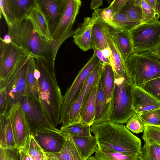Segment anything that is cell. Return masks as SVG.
<instances>
[{"label": "cell", "instance_id": "6da1fadb", "mask_svg": "<svg viewBox=\"0 0 160 160\" xmlns=\"http://www.w3.org/2000/svg\"><path fill=\"white\" fill-rule=\"evenodd\" d=\"M8 27V35L12 42L35 58L42 59L55 73V60L59 46L37 32L28 17Z\"/></svg>", "mask_w": 160, "mask_h": 160}, {"label": "cell", "instance_id": "7a4b0ae2", "mask_svg": "<svg viewBox=\"0 0 160 160\" xmlns=\"http://www.w3.org/2000/svg\"><path fill=\"white\" fill-rule=\"evenodd\" d=\"M91 131L102 146L138 159L141 152V141L123 124L109 120L93 124Z\"/></svg>", "mask_w": 160, "mask_h": 160}, {"label": "cell", "instance_id": "3957f363", "mask_svg": "<svg viewBox=\"0 0 160 160\" xmlns=\"http://www.w3.org/2000/svg\"><path fill=\"white\" fill-rule=\"evenodd\" d=\"M35 59L36 67L34 74L38 81L40 102L48 120L57 128L60 123L63 96L55 73L50 70L42 59Z\"/></svg>", "mask_w": 160, "mask_h": 160}, {"label": "cell", "instance_id": "277c9868", "mask_svg": "<svg viewBox=\"0 0 160 160\" xmlns=\"http://www.w3.org/2000/svg\"><path fill=\"white\" fill-rule=\"evenodd\" d=\"M125 63L130 82L134 86L140 87L160 77V57L154 49L133 52Z\"/></svg>", "mask_w": 160, "mask_h": 160}, {"label": "cell", "instance_id": "5b68a950", "mask_svg": "<svg viewBox=\"0 0 160 160\" xmlns=\"http://www.w3.org/2000/svg\"><path fill=\"white\" fill-rule=\"evenodd\" d=\"M115 76L114 104L110 120L124 124L136 113L133 107L134 86L125 78L115 74Z\"/></svg>", "mask_w": 160, "mask_h": 160}, {"label": "cell", "instance_id": "8992f818", "mask_svg": "<svg viewBox=\"0 0 160 160\" xmlns=\"http://www.w3.org/2000/svg\"><path fill=\"white\" fill-rule=\"evenodd\" d=\"M31 56L29 55L24 58L8 76L0 82V89H4L7 95V113L24 95L27 70Z\"/></svg>", "mask_w": 160, "mask_h": 160}, {"label": "cell", "instance_id": "52a82bcc", "mask_svg": "<svg viewBox=\"0 0 160 160\" xmlns=\"http://www.w3.org/2000/svg\"><path fill=\"white\" fill-rule=\"evenodd\" d=\"M81 0H63L59 16L52 33L53 41L61 46L73 35V24L81 5Z\"/></svg>", "mask_w": 160, "mask_h": 160}, {"label": "cell", "instance_id": "ba28073f", "mask_svg": "<svg viewBox=\"0 0 160 160\" xmlns=\"http://www.w3.org/2000/svg\"><path fill=\"white\" fill-rule=\"evenodd\" d=\"M100 61L94 52L92 57L80 69L70 86L63 96L60 112V124L66 125L70 108L84 83Z\"/></svg>", "mask_w": 160, "mask_h": 160}, {"label": "cell", "instance_id": "9c48e42d", "mask_svg": "<svg viewBox=\"0 0 160 160\" xmlns=\"http://www.w3.org/2000/svg\"><path fill=\"white\" fill-rule=\"evenodd\" d=\"M19 102L26 114L32 133L51 131L60 132L48 120L40 102L27 95L21 97Z\"/></svg>", "mask_w": 160, "mask_h": 160}, {"label": "cell", "instance_id": "30bf717a", "mask_svg": "<svg viewBox=\"0 0 160 160\" xmlns=\"http://www.w3.org/2000/svg\"><path fill=\"white\" fill-rule=\"evenodd\" d=\"M130 32L133 52L152 50L160 44V21L141 23Z\"/></svg>", "mask_w": 160, "mask_h": 160}, {"label": "cell", "instance_id": "8fae6325", "mask_svg": "<svg viewBox=\"0 0 160 160\" xmlns=\"http://www.w3.org/2000/svg\"><path fill=\"white\" fill-rule=\"evenodd\" d=\"M0 54V82L8 76L21 60L29 55L11 41L5 42L1 38Z\"/></svg>", "mask_w": 160, "mask_h": 160}, {"label": "cell", "instance_id": "7c38bea8", "mask_svg": "<svg viewBox=\"0 0 160 160\" xmlns=\"http://www.w3.org/2000/svg\"><path fill=\"white\" fill-rule=\"evenodd\" d=\"M37 6L36 0H0V15L3 14L8 26L26 18Z\"/></svg>", "mask_w": 160, "mask_h": 160}, {"label": "cell", "instance_id": "4fadbf2b", "mask_svg": "<svg viewBox=\"0 0 160 160\" xmlns=\"http://www.w3.org/2000/svg\"><path fill=\"white\" fill-rule=\"evenodd\" d=\"M7 113L10 119L16 145L21 148L28 141L32 134L26 114L19 102Z\"/></svg>", "mask_w": 160, "mask_h": 160}, {"label": "cell", "instance_id": "5bb4252c", "mask_svg": "<svg viewBox=\"0 0 160 160\" xmlns=\"http://www.w3.org/2000/svg\"><path fill=\"white\" fill-rule=\"evenodd\" d=\"M46 153H57L62 149L65 136L61 132L45 131L32 133Z\"/></svg>", "mask_w": 160, "mask_h": 160}, {"label": "cell", "instance_id": "9a60e30c", "mask_svg": "<svg viewBox=\"0 0 160 160\" xmlns=\"http://www.w3.org/2000/svg\"><path fill=\"white\" fill-rule=\"evenodd\" d=\"M133 107L136 113H142L160 108V101L141 88L134 86Z\"/></svg>", "mask_w": 160, "mask_h": 160}, {"label": "cell", "instance_id": "2e32d148", "mask_svg": "<svg viewBox=\"0 0 160 160\" xmlns=\"http://www.w3.org/2000/svg\"><path fill=\"white\" fill-rule=\"evenodd\" d=\"M100 77L110 116L114 107L115 87V73L111 64H103L102 63Z\"/></svg>", "mask_w": 160, "mask_h": 160}, {"label": "cell", "instance_id": "e0dca14e", "mask_svg": "<svg viewBox=\"0 0 160 160\" xmlns=\"http://www.w3.org/2000/svg\"><path fill=\"white\" fill-rule=\"evenodd\" d=\"M112 39L125 62L134 52V48L130 32L124 29L115 28L111 26Z\"/></svg>", "mask_w": 160, "mask_h": 160}, {"label": "cell", "instance_id": "ac0fdd59", "mask_svg": "<svg viewBox=\"0 0 160 160\" xmlns=\"http://www.w3.org/2000/svg\"><path fill=\"white\" fill-rule=\"evenodd\" d=\"M95 21L87 17L74 30L73 35L75 43L82 50L86 51L91 49L92 31Z\"/></svg>", "mask_w": 160, "mask_h": 160}, {"label": "cell", "instance_id": "d6986e66", "mask_svg": "<svg viewBox=\"0 0 160 160\" xmlns=\"http://www.w3.org/2000/svg\"><path fill=\"white\" fill-rule=\"evenodd\" d=\"M37 6L43 14L52 33L58 21L63 0H36Z\"/></svg>", "mask_w": 160, "mask_h": 160}, {"label": "cell", "instance_id": "ffe728a7", "mask_svg": "<svg viewBox=\"0 0 160 160\" xmlns=\"http://www.w3.org/2000/svg\"><path fill=\"white\" fill-rule=\"evenodd\" d=\"M63 135L65 136V139L62 148L59 152H45L48 160H83L81 152L72 136L68 134Z\"/></svg>", "mask_w": 160, "mask_h": 160}, {"label": "cell", "instance_id": "44dd1931", "mask_svg": "<svg viewBox=\"0 0 160 160\" xmlns=\"http://www.w3.org/2000/svg\"><path fill=\"white\" fill-rule=\"evenodd\" d=\"M110 28L105 22L95 21L92 28L91 49L103 51L110 48L108 39Z\"/></svg>", "mask_w": 160, "mask_h": 160}, {"label": "cell", "instance_id": "7402d4cb", "mask_svg": "<svg viewBox=\"0 0 160 160\" xmlns=\"http://www.w3.org/2000/svg\"><path fill=\"white\" fill-rule=\"evenodd\" d=\"M108 39L112 52L110 59L111 65L113 69L115 74L123 78L130 82L125 62L112 39L111 35L110 26L108 34Z\"/></svg>", "mask_w": 160, "mask_h": 160}, {"label": "cell", "instance_id": "603a6c76", "mask_svg": "<svg viewBox=\"0 0 160 160\" xmlns=\"http://www.w3.org/2000/svg\"><path fill=\"white\" fill-rule=\"evenodd\" d=\"M21 160H48L45 152L32 134L26 144L19 148Z\"/></svg>", "mask_w": 160, "mask_h": 160}, {"label": "cell", "instance_id": "cb8c5ba5", "mask_svg": "<svg viewBox=\"0 0 160 160\" xmlns=\"http://www.w3.org/2000/svg\"><path fill=\"white\" fill-rule=\"evenodd\" d=\"M100 77L95 82L87 99L82 104L80 111L81 120L91 126L94 124L95 119L96 95Z\"/></svg>", "mask_w": 160, "mask_h": 160}, {"label": "cell", "instance_id": "d4e9b609", "mask_svg": "<svg viewBox=\"0 0 160 160\" xmlns=\"http://www.w3.org/2000/svg\"><path fill=\"white\" fill-rule=\"evenodd\" d=\"M110 116L100 76L96 95L95 113L94 124L109 120Z\"/></svg>", "mask_w": 160, "mask_h": 160}, {"label": "cell", "instance_id": "484cf974", "mask_svg": "<svg viewBox=\"0 0 160 160\" xmlns=\"http://www.w3.org/2000/svg\"><path fill=\"white\" fill-rule=\"evenodd\" d=\"M28 17L30 19L34 29L37 32L48 40L53 41L48 21L37 6L31 11Z\"/></svg>", "mask_w": 160, "mask_h": 160}, {"label": "cell", "instance_id": "4316f807", "mask_svg": "<svg viewBox=\"0 0 160 160\" xmlns=\"http://www.w3.org/2000/svg\"><path fill=\"white\" fill-rule=\"evenodd\" d=\"M0 147L18 148L15 140L11 121L8 114L0 116Z\"/></svg>", "mask_w": 160, "mask_h": 160}, {"label": "cell", "instance_id": "83f0119b", "mask_svg": "<svg viewBox=\"0 0 160 160\" xmlns=\"http://www.w3.org/2000/svg\"><path fill=\"white\" fill-rule=\"evenodd\" d=\"M36 68L35 59L31 56L27 70L24 95L31 97L40 102L38 81L34 74Z\"/></svg>", "mask_w": 160, "mask_h": 160}, {"label": "cell", "instance_id": "f1b7e54d", "mask_svg": "<svg viewBox=\"0 0 160 160\" xmlns=\"http://www.w3.org/2000/svg\"><path fill=\"white\" fill-rule=\"evenodd\" d=\"M72 137L81 152L83 160H87L95 153L98 147V142L94 136Z\"/></svg>", "mask_w": 160, "mask_h": 160}, {"label": "cell", "instance_id": "f546056e", "mask_svg": "<svg viewBox=\"0 0 160 160\" xmlns=\"http://www.w3.org/2000/svg\"><path fill=\"white\" fill-rule=\"evenodd\" d=\"M91 126L80 121L61 127L60 132L63 135L69 134L72 136L81 137L90 136Z\"/></svg>", "mask_w": 160, "mask_h": 160}, {"label": "cell", "instance_id": "4dcf8cb0", "mask_svg": "<svg viewBox=\"0 0 160 160\" xmlns=\"http://www.w3.org/2000/svg\"><path fill=\"white\" fill-rule=\"evenodd\" d=\"M95 156L97 160H137L134 157L110 149L98 143Z\"/></svg>", "mask_w": 160, "mask_h": 160}, {"label": "cell", "instance_id": "1f68e13d", "mask_svg": "<svg viewBox=\"0 0 160 160\" xmlns=\"http://www.w3.org/2000/svg\"><path fill=\"white\" fill-rule=\"evenodd\" d=\"M141 23L119 11L114 14L111 26L116 29H124L130 32Z\"/></svg>", "mask_w": 160, "mask_h": 160}, {"label": "cell", "instance_id": "d6a6232c", "mask_svg": "<svg viewBox=\"0 0 160 160\" xmlns=\"http://www.w3.org/2000/svg\"><path fill=\"white\" fill-rule=\"evenodd\" d=\"M85 90V87L82 85L69 111L68 121L66 125L75 123L81 120L80 111L82 104Z\"/></svg>", "mask_w": 160, "mask_h": 160}, {"label": "cell", "instance_id": "836d02e7", "mask_svg": "<svg viewBox=\"0 0 160 160\" xmlns=\"http://www.w3.org/2000/svg\"><path fill=\"white\" fill-rule=\"evenodd\" d=\"M138 160H160V145L144 141Z\"/></svg>", "mask_w": 160, "mask_h": 160}, {"label": "cell", "instance_id": "e575fe53", "mask_svg": "<svg viewBox=\"0 0 160 160\" xmlns=\"http://www.w3.org/2000/svg\"><path fill=\"white\" fill-rule=\"evenodd\" d=\"M120 11L131 19L142 23V10L137 0L127 3Z\"/></svg>", "mask_w": 160, "mask_h": 160}, {"label": "cell", "instance_id": "d590c367", "mask_svg": "<svg viewBox=\"0 0 160 160\" xmlns=\"http://www.w3.org/2000/svg\"><path fill=\"white\" fill-rule=\"evenodd\" d=\"M142 12V23L157 22L160 18V14L155 11L145 0H137Z\"/></svg>", "mask_w": 160, "mask_h": 160}, {"label": "cell", "instance_id": "8d00e7d4", "mask_svg": "<svg viewBox=\"0 0 160 160\" xmlns=\"http://www.w3.org/2000/svg\"><path fill=\"white\" fill-rule=\"evenodd\" d=\"M102 66V63L100 61L83 84L85 88V90L82 104L87 99L95 82L100 77L101 72Z\"/></svg>", "mask_w": 160, "mask_h": 160}, {"label": "cell", "instance_id": "74e56055", "mask_svg": "<svg viewBox=\"0 0 160 160\" xmlns=\"http://www.w3.org/2000/svg\"><path fill=\"white\" fill-rule=\"evenodd\" d=\"M114 14L112 8L109 5L104 8L94 9L91 18L94 21H102L111 26Z\"/></svg>", "mask_w": 160, "mask_h": 160}, {"label": "cell", "instance_id": "f35d334b", "mask_svg": "<svg viewBox=\"0 0 160 160\" xmlns=\"http://www.w3.org/2000/svg\"><path fill=\"white\" fill-rule=\"evenodd\" d=\"M142 138L144 142L154 143L160 145V127L146 125Z\"/></svg>", "mask_w": 160, "mask_h": 160}, {"label": "cell", "instance_id": "ab89813d", "mask_svg": "<svg viewBox=\"0 0 160 160\" xmlns=\"http://www.w3.org/2000/svg\"><path fill=\"white\" fill-rule=\"evenodd\" d=\"M138 113L146 125L160 127V108Z\"/></svg>", "mask_w": 160, "mask_h": 160}, {"label": "cell", "instance_id": "60d3db41", "mask_svg": "<svg viewBox=\"0 0 160 160\" xmlns=\"http://www.w3.org/2000/svg\"><path fill=\"white\" fill-rule=\"evenodd\" d=\"M126 123L128 129L137 134L142 132L146 126L137 113L132 115Z\"/></svg>", "mask_w": 160, "mask_h": 160}, {"label": "cell", "instance_id": "b9f144b4", "mask_svg": "<svg viewBox=\"0 0 160 160\" xmlns=\"http://www.w3.org/2000/svg\"><path fill=\"white\" fill-rule=\"evenodd\" d=\"M139 87L160 101V77L149 81Z\"/></svg>", "mask_w": 160, "mask_h": 160}, {"label": "cell", "instance_id": "7bdbcfd3", "mask_svg": "<svg viewBox=\"0 0 160 160\" xmlns=\"http://www.w3.org/2000/svg\"><path fill=\"white\" fill-rule=\"evenodd\" d=\"M20 160L19 148L0 147V160Z\"/></svg>", "mask_w": 160, "mask_h": 160}, {"label": "cell", "instance_id": "ee69618b", "mask_svg": "<svg viewBox=\"0 0 160 160\" xmlns=\"http://www.w3.org/2000/svg\"><path fill=\"white\" fill-rule=\"evenodd\" d=\"M8 99L7 95L4 88L0 89V116L7 113Z\"/></svg>", "mask_w": 160, "mask_h": 160}, {"label": "cell", "instance_id": "f6af8a7d", "mask_svg": "<svg viewBox=\"0 0 160 160\" xmlns=\"http://www.w3.org/2000/svg\"><path fill=\"white\" fill-rule=\"evenodd\" d=\"M134 0H113L110 4L115 14L120 11L127 3Z\"/></svg>", "mask_w": 160, "mask_h": 160}, {"label": "cell", "instance_id": "bcb514c9", "mask_svg": "<svg viewBox=\"0 0 160 160\" xmlns=\"http://www.w3.org/2000/svg\"><path fill=\"white\" fill-rule=\"evenodd\" d=\"M93 50L94 52L96 54L99 60L102 64H111L110 59L104 56L102 50L98 49H95Z\"/></svg>", "mask_w": 160, "mask_h": 160}, {"label": "cell", "instance_id": "7dc6e473", "mask_svg": "<svg viewBox=\"0 0 160 160\" xmlns=\"http://www.w3.org/2000/svg\"><path fill=\"white\" fill-rule=\"evenodd\" d=\"M102 3L103 0H91L90 8L93 10L98 8L102 5Z\"/></svg>", "mask_w": 160, "mask_h": 160}, {"label": "cell", "instance_id": "c3c4849f", "mask_svg": "<svg viewBox=\"0 0 160 160\" xmlns=\"http://www.w3.org/2000/svg\"><path fill=\"white\" fill-rule=\"evenodd\" d=\"M156 12L159 13L158 10L157 0H145Z\"/></svg>", "mask_w": 160, "mask_h": 160}, {"label": "cell", "instance_id": "681fc988", "mask_svg": "<svg viewBox=\"0 0 160 160\" xmlns=\"http://www.w3.org/2000/svg\"><path fill=\"white\" fill-rule=\"evenodd\" d=\"M156 53L160 57V44L156 48L154 49Z\"/></svg>", "mask_w": 160, "mask_h": 160}, {"label": "cell", "instance_id": "f907efd6", "mask_svg": "<svg viewBox=\"0 0 160 160\" xmlns=\"http://www.w3.org/2000/svg\"><path fill=\"white\" fill-rule=\"evenodd\" d=\"M87 160H97V158L95 157V156H92V155L90 156Z\"/></svg>", "mask_w": 160, "mask_h": 160}, {"label": "cell", "instance_id": "816d5d0a", "mask_svg": "<svg viewBox=\"0 0 160 160\" xmlns=\"http://www.w3.org/2000/svg\"><path fill=\"white\" fill-rule=\"evenodd\" d=\"M158 10L159 13L160 14V0H157Z\"/></svg>", "mask_w": 160, "mask_h": 160}]
</instances>
